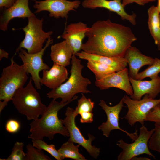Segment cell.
<instances>
[{
    "label": "cell",
    "mask_w": 160,
    "mask_h": 160,
    "mask_svg": "<svg viewBox=\"0 0 160 160\" xmlns=\"http://www.w3.org/2000/svg\"><path fill=\"white\" fill-rule=\"evenodd\" d=\"M24 143L22 142H16L12 149L11 154L5 160H25L26 153L23 150Z\"/></svg>",
    "instance_id": "cell-29"
},
{
    "label": "cell",
    "mask_w": 160,
    "mask_h": 160,
    "mask_svg": "<svg viewBox=\"0 0 160 160\" xmlns=\"http://www.w3.org/2000/svg\"><path fill=\"white\" fill-rule=\"evenodd\" d=\"M129 79L133 91L130 97L132 99L140 100L146 94L149 97L154 99L160 93V77L159 76L149 81L135 79L129 76Z\"/></svg>",
    "instance_id": "cell-14"
},
{
    "label": "cell",
    "mask_w": 160,
    "mask_h": 160,
    "mask_svg": "<svg viewBox=\"0 0 160 160\" xmlns=\"http://www.w3.org/2000/svg\"><path fill=\"white\" fill-rule=\"evenodd\" d=\"M156 0H122V4L124 7L127 5L135 3L139 5H144L149 2L154 1Z\"/></svg>",
    "instance_id": "cell-34"
},
{
    "label": "cell",
    "mask_w": 160,
    "mask_h": 160,
    "mask_svg": "<svg viewBox=\"0 0 160 160\" xmlns=\"http://www.w3.org/2000/svg\"><path fill=\"white\" fill-rule=\"evenodd\" d=\"M65 114L66 117L62 119V121L69 134L68 140L82 146L91 156L96 159L99 155L100 149L92 145V143L95 139V137L89 133L88 139L84 137L76 125L75 119L76 116L73 108L67 107Z\"/></svg>",
    "instance_id": "cell-9"
},
{
    "label": "cell",
    "mask_w": 160,
    "mask_h": 160,
    "mask_svg": "<svg viewBox=\"0 0 160 160\" xmlns=\"http://www.w3.org/2000/svg\"><path fill=\"white\" fill-rule=\"evenodd\" d=\"M53 42V39L50 37L47 39L44 47L40 52L36 53H28L23 48L20 49L18 52L19 57L23 63L26 64L27 74H31L35 86L38 89H41V78L39 75L40 72L50 69L49 67L43 62L42 56L46 48Z\"/></svg>",
    "instance_id": "cell-10"
},
{
    "label": "cell",
    "mask_w": 160,
    "mask_h": 160,
    "mask_svg": "<svg viewBox=\"0 0 160 160\" xmlns=\"http://www.w3.org/2000/svg\"><path fill=\"white\" fill-rule=\"evenodd\" d=\"M124 57L129 67V76L136 79L140 69L146 65H151L154 58L142 54L136 47L131 46L126 50Z\"/></svg>",
    "instance_id": "cell-18"
},
{
    "label": "cell",
    "mask_w": 160,
    "mask_h": 160,
    "mask_svg": "<svg viewBox=\"0 0 160 160\" xmlns=\"http://www.w3.org/2000/svg\"><path fill=\"white\" fill-rule=\"evenodd\" d=\"M80 145H74L73 143L68 140L61 145L58 150L61 160L69 158L74 160H86L85 157L79 151Z\"/></svg>",
    "instance_id": "cell-23"
},
{
    "label": "cell",
    "mask_w": 160,
    "mask_h": 160,
    "mask_svg": "<svg viewBox=\"0 0 160 160\" xmlns=\"http://www.w3.org/2000/svg\"><path fill=\"white\" fill-rule=\"evenodd\" d=\"M154 122L160 125V103L153 108L147 114L145 121Z\"/></svg>",
    "instance_id": "cell-31"
},
{
    "label": "cell",
    "mask_w": 160,
    "mask_h": 160,
    "mask_svg": "<svg viewBox=\"0 0 160 160\" xmlns=\"http://www.w3.org/2000/svg\"><path fill=\"white\" fill-rule=\"evenodd\" d=\"M80 115L81 117L80 122L81 123H91L93 121V114L92 112H84Z\"/></svg>",
    "instance_id": "cell-33"
},
{
    "label": "cell",
    "mask_w": 160,
    "mask_h": 160,
    "mask_svg": "<svg viewBox=\"0 0 160 160\" xmlns=\"http://www.w3.org/2000/svg\"><path fill=\"white\" fill-rule=\"evenodd\" d=\"M35 148L31 143L27 145L25 160H51L49 157L45 154L42 150Z\"/></svg>",
    "instance_id": "cell-26"
},
{
    "label": "cell",
    "mask_w": 160,
    "mask_h": 160,
    "mask_svg": "<svg viewBox=\"0 0 160 160\" xmlns=\"http://www.w3.org/2000/svg\"><path fill=\"white\" fill-rule=\"evenodd\" d=\"M78 97L75 95L72 100L65 103L53 100L41 117L33 120L30 124L31 134L28 138L31 140H43L46 137L52 140L56 134L69 137V132L63 123L62 119H59L58 113L63 107Z\"/></svg>",
    "instance_id": "cell-2"
},
{
    "label": "cell",
    "mask_w": 160,
    "mask_h": 160,
    "mask_svg": "<svg viewBox=\"0 0 160 160\" xmlns=\"http://www.w3.org/2000/svg\"><path fill=\"white\" fill-rule=\"evenodd\" d=\"M31 77L27 84L17 90L12 99L14 107L28 120L39 118L47 107L42 102L39 94L33 87Z\"/></svg>",
    "instance_id": "cell-4"
},
{
    "label": "cell",
    "mask_w": 160,
    "mask_h": 160,
    "mask_svg": "<svg viewBox=\"0 0 160 160\" xmlns=\"http://www.w3.org/2000/svg\"><path fill=\"white\" fill-rule=\"evenodd\" d=\"M95 85L100 90L110 88H116L131 95L133 89L129 79V71L127 68L115 72L95 81Z\"/></svg>",
    "instance_id": "cell-13"
},
{
    "label": "cell",
    "mask_w": 160,
    "mask_h": 160,
    "mask_svg": "<svg viewBox=\"0 0 160 160\" xmlns=\"http://www.w3.org/2000/svg\"><path fill=\"white\" fill-rule=\"evenodd\" d=\"M76 56L73 55L71 59V75L67 81L57 88L52 89L47 94L49 98L56 100L60 98L61 102H67L72 99L75 95L79 93H90L87 88L91 84L89 79L84 77L81 72L84 68L81 60Z\"/></svg>",
    "instance_id": "cell-3"
},
{
    "label": "cell",
    "mask_w": 160,
    "mask_h": 160,
    "mask_svg": "<svg viewBox=\"0 0 160 160\" xmlns=\"http://www.w3.org/2000/svg\"><path fill=\"white\" fill-rule=\"evenodd\" d=\"M87 66L95 74L96 80H99L108 75L117 71L113 67L105 64L95 61H88Z\"/></svg>",
    "instance_id": "cell-24"
},
{
    "label": "cell",
    "mask_w": 160,
    "mask_h": 160,
    "mask_svg": "<svg viewBox=\"0 0 160 160\" xmlns=\"http://www.w3.org/2000/svg\"><path fill=\"white\" fill-rule=\"evenodd\" d=\"M160 15V0H158V4L156 6Z\"/></svg>",
    "instance_id": "cell-38"
},
{
    "label": "cell",
    "mask_w": 160,
    "mask_h": 160,
    "mask_svg": "<svg viewBox=\"0 0 160 160\" xmlns=\"http://www.w3.org/2000/svg\"><path fill=\"white\" fill-rule=\"evenodd\" d=\"M160 73V59L156 58L152 65L143 71L138 73L136 79L142 80L147 77L153 79L158 77Z\"/></svg>",
    "instance_id": "cell-25"
},
{
    "label": "cell",
    "mask_w": 160,
    "mask_h": 160,
    "mask_svg": "<svg viewBox=\"0 0 160 160\" xmlns=\"http://www.w3.org/2000/svg\"><path fill=\"white\" fill-rule=\"evenodd\" d=\"M68 78V73L65 67L53 63L51 68L43 71L41 84L53 89L59 87Z\"/></svg>",
    "instance_id": "cell-19"
},
{
    "label": "cell",
    "mask_w": 160,
    "mask_h": 160,
    "mask_svg": "<svg viewBox=\"0 0 160 160\" xmlns=\"http://www.w3.org/2000/svg\"><path fill=\"white\" fill-rule=\"evenodd\" d=\"M6 130L10 133H15L20 130V124L18 121L13 119L8 120L6 122L5 126Z\"/></svg>",
    "instance_id": "cell-32"
},
{
    "label": "cell",
    "mask_w": 160,
    "mask_h": 160,
    "mask_svg": "<svg viewBox=\"0 0 160 160\" xmlns=\"http://www.w3.org/2000/svg\"><path fill=\"white\" fill-rule=\"evenodd\" d=\"M88 39L81 49L89 53L124 57L127 49L137 39L131 28L109 19L99 20L86 33Z\"/></svg>",
    "instance_id": "cell-1"
},
{
    "label": "cell",
    "mask_w": 160,
    "mask_h": 160,
    "mask_svg": "<svg viewBox=\"0 0 160 160\" xmlns=\"http://www.w3.org/2000/svg\"><path fill=\"white\" fill-rule=\"evenodd\" d=\"M73 55L72 49L65 40L51 46L50 56L53 63L67 66L70 64Z\"/></svg>",
    "instance_id": "cell-20"
},
{
    "label": "cell",
    "mask_w": 160,
    "mask_h": 160,
    "mask_svg": "<svg viewBox=\"0 0 160 160\" xmlns=\"http://www.w3.org/2000/svg\"><path fill=\"white\" fill-rule=\"evenodd\" d=\"M154 131L148 142L149 149L160 153V125L155 124Z\"/></svg>",
    "instance_id": "cell-30"
},
{
    "label": "cell",
    "mask_w": 160,
    "mask_h": 160,
    "mask_svg": "<svg viewBox=\"0 0 160 160\" xmlns=\"http://www.w3.org/2000/svg\"><path fill=\"white\" fill-rule=\"evenodd\" d=\"M159 49H160V42L159 45Z\"/></svg>",
    "instance_id": "cell-39"
},
{
    "label": "cell",
    "mask_w": 160,
    "mask_h": 160,
    "mask_svg": "<svg viewBox=\"0 0 160 160\" xmlns=\"http://www.w3.org/2000/svg\"><path fill=\"white\" fill-rule=\"evenodd\" d=\"M27 25L22 28L25 36L16 49L15 55L21 48L27 49L29 54H34L40 52L43 48V44L53 33L52 31H44L42 28L43 19L37 18L36 16L28 18Z\"/></svg>",
    "instance_id": "cell-6"
},
{
    "label": "cell",
    "mask_w": 160,
    "mask_h": 160,
    "mask_svg": "<svg viewBox=\"0 0 160 160\" xmlns=\"http://www.w3.org/2000/svg\"><path fill=\"white\" fill-rule=\"evenodd\" d=\"M81 59L99 62L106 64L114 68L117 71L126 68L127 62L124 57H112L94 54L86 52L83 51L75 54Z\"/></svg>",
    "instance_id": "cell-21"
},
{
    "label": "cell",
    "mask_w": 160,
    "mask_h": 160,
    "mask_svg": "<svg viewBox=\"0 0 160 160\" xmlns=\"http://www.w3.org/2000/svg\"><path fill=\"white\" fill-rule=\"evenodd\" d=\"M89 28L81 22L71 23L65 28L62 37L70 45L73 55L81 49L83 40Z\"/></svg>",
    "instance_id": "cell-17"
},
{
    "label": "cell",
    "mask_w": 160,
    "mask_h": 160,
    "mask_svg": "<svg viewBox=\"0 0 160 160\" xmlns=\"http://www.w3.org/2000/svg\"><path fill=\"white\" fill-rule=\"evenodd\" d=\"M132 160H150L149 159L146 157H137V156L133 157Z\"/></svg>",
    "instance_id": "cell-37"
},
{
    "label": "cell",
    "mask_w": 160,
    "mask_h": 160,
    "mask_svg": "<svg viewBox=\"0 0 160 160\" xmlns=\"http://www.w3.org/2000/svg\"><path fill=\"white\" fill-rule=\"evenodd\" d=\"M154 128L148 130L144 125L140 128V134L132 143L128 144L121 139L116 145L122 149L117 157L118 160H131L138 155L146 154L155 159V156L149 150L148 141L154 131Z\"/></svg>",
    "instance_id": "cell-7"
},
{
    "label": "cell",
    "mask_w": 160,
    "mask_h": 160,
    "mask_svg": "<svg viewBox=\"0 0 160 160\" xmlns=\"http://www.w3.org/2000/svg\"><path fill=\"white\" fill-rule=\"evenodd\" d=\"M124 103L128 108V111L124 118L129 124L133 126L136 122L144 124L147 115L154 106L160 103V98L155 99L149 97L147 94L144 95L142 99L134 100L126 95L122 98Z\"/></svg>",
    "instance_id": "cell-8"
},
{
    "label": "cell",
    "mask_w": 160,
    "mask_h": 160,
    "mask_svg": "<svg viewBox=\"0 0 160 160\" xmlns=\"http://www.w3.org/2000/svg\"><path fill=\"white\" fill-rule=\"evenodd\" d=\"M121 1V0H84L82 5L86 8L95 9L100 7L107 9L117 13L123 20H126L133 25H135L136 15L134 13L129 15L127 13Z\"/></svg>",
    "instance_id": "cell-15"
},
{
    "label": "cell",
    "mask_w": 160,
    "mask_h": 160,
    "mask_svg": "<svg viewBox=\"0 0 160 160\" xmlns=\"http://www.w3.org/2000/svg\"><path fill=\"white\" fill-rule=\"evenodd\" d=\"M33 7L36 9L35 13L43 11L49 12L50 17L56 18L68 17V15L71 11H75L79 6L80 1L79 0L70 1L67 0H34Z\"/></svg>",
    "instance_id": "cell-11"
},
{
    "label": "cell",
    "mask_w": 160,
    "mask_h": 160,
    "mask_svg": "<svg viewBox=\"0 0 160 160\" xmlns=\"http://www.w3.org/2000/svg\"><path fill=\"white\" fill-rule=\"evenodd\" d=\"M124 103L122 98L118 104L115 106H110L104 100H100L99 105L105 111L107 115V120L99 126L98 129L103 132V135L107 138L109 137L110 133L112 130H119L126 133L133 141L138 137L137 131L136 129L135 132L130 133L121 129L119 126V115L124 106Z\"/></svg>",
    "instance_id": "cell-12"
},
{
    "label": "cell",
    "mask_w": 160,
    "mask_h": 160,
    "mask_svg": "<svg viewBox=\"0 0 160 160\" xmlns=\"http://www.w3.org/2000/svg\"><path fill=\"white\" fill-rule=\"evenodd\" d=\"M11 59L10 65L3 68L0 78V101L6 105L12 100L18 89L23 87L28 79L26 64L20 65Z\"/></svg>",
    "instance_id": "cell-5"
},
{
    "label": "cell",
    "mask_w": 160,
    "mask_h": 160,
    "mask_svg": "<svg viewBox=\"0 0 160 160\" xmlns=\"http://www.w3.org/2000/svg\"><path fill=\"white\" fill-rule=\"evenodd\" d=\"M94 106V103L81 93V97L78 100L77 106L74 110L75 113L77 116L84 112H92Z\"/></svg>",
    "instance_id": "cell-28"
},
{
    "label": "cell",
    "mask_w": 160,
    "mask_h": 160,
    "mask_svg": "<svg viewBox=\"0 0 160 160\" xmlns=\"http://www.w3.org/2000/svg\"><path fill=\"white\" fill-rule=\"evenodd\" d=\"M17 0H0V7L8 8L12 6Z\"/></svg>",
    "instance_id": "cell-35"
},
{
    "label": "cell",
    "mask_w": 160,
    "mask_h": 160,
    "mask_svg": "<svg viewBox=\"0 0 160 160\" xmlns=\"http://www.w3.org/2000/svg\"><path fill=\"white\" fill-rule=\"evenodd\" d=\"M32 145L36 148L45 151L57 160H61L59 152L54 144L49 145L43 140H32Z\"/></svg>",
    "instance_id": "cell-27"
},
{
    "label": "cell",
    "mask_w": 160,
    "mask_h": 160,
    "mask_svg": "<svg viewBox=\"0 0 160 160\" xmlns=\"http://www.w3.org/2000/svg\"><path fill=\"white\" fill-rule=\"evenodd\" d=\"M29 0H17L11 7L5 9L0 17V29L5 31L10 21L15 18H25L35 16L28 6Z\"/></svg>",
    "instance_id": "cell-16"
},
{
    "label": "cell",
    "mask_w": 160,
    "mask_h": 160,
    "mask_svg": "<svg viewBox=\"0 0 160 160\" xmlns=\"http://www.w3.org/2000/svg\"><path fill=\"white\" fill-rule=\"evenodd\" d=\"M148 25L150 33L159 50L160 42V15L156 6H152L148 9Z\"/></svg>",
    "instance_id": "cell-22"
},
{
    "label": "cell",
    "mask_w": 160,
    "mask_h": 160,
    "mask_svg": "<svg viewBox=\"0 0 160 160\" xmlns=\"http://www.w3.org/2000/svg\"><path fill=\"white\" fill-rule=\"evenodd\" d=\"M9 57V53L3 49H0V60L3 58H8Z\"/></svg>",
    "instance_id": "cell-36"
}]
</instances>
